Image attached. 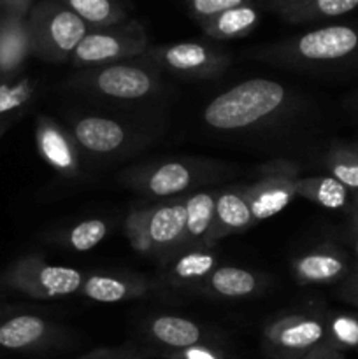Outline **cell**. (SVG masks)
Returning a JSON list of instances; mask_svg holds the SVG:
<instances>
[{
	"mask_svg": "<svg viewBox=\"0 0 358 359\" xmlns=\"http://www.w3.org/2000/svg\"><path fill=\"white\" fill-rule=\"evenodd\" d=\"M340 297H343L344 300L351 302V304L358 305V272H354L353 276L347 277L344 286L340 287Z\"/></svg>",
	"mask_w": 358,
	"mask_h": 359,
	"instance_id": "36",
	"label": "cell"
},
{
	"mask_svg": "<svg viewBox=\"0 0 358 359\" xmlns=\"http://www.w3.org/2000/svg\"><path fill=\"white\" fill-rule=\"evenodd\" d=\"M32 55L30 32L20 21H7L0 27V79L16 77Z\"/></svg>",
	"mask_w": 358,
	"mask_h": 359,
	"instance_id": "22",
	"label": "cell"
},
{
	"mask_svg": "<svg viewBox=\"0 0 358 359\" xmlns=\"http://www.w3.org/2000/svg\"><path fill=\"white\" fill-rule=\"evenodd\" d=\"M144 333L151 342L168 349V353L211 342L209 335L199 323L172 314H160L147 319Z\"/></svg>",
	"mask_w": 358,
	"mask_h": 359,
	"instance_id": "16",
	"label": "cell"
},
{
	"mask_svg": "<svg viewBox=\"0 0 358 359\" xmlns=\"http://www.w3.org/2000/svg\"><path fill=\"white\" fill-rule=\"evenodd\" d=\"M357 195H358V193H357ZM357 200H358V196H357Z\"/></svg>",
	"mask_w": 358,
	"mask_h": 359,
	"instance_id": "38",
	"label": "cell"
},
{
	"mask_svg": "<svg viewBox=\"0 0 358 359\" xmlns=\"http://www.w3.org/2000/svg\"><path fill=\"white\" fill-rule=\"evenodd\" d=\"M358 6V0H314V9L323 16H340Z\"/></svg>",
	"mask_w": 358,
	"mask_h": 359,
	"instance_id": "34",
	"label": "cell"
},
{
	"mask_svg": "<svg viewBox=\"0 0 358 359\" xmlns=\"http://www.w3.org/2000/svg\"><path fill=\"white\" fill-rule=\"evenodd\" d=\"M293 100V95L283 83L256 77L214 97L204 109V123L216 132H249L286 114Z\"/></svg>",
	"mask_w": 358,
	"mask_h": 359,
	"instance_id": "1",
	"label": "cell"
},
{
	"mask_svg": "<svg viewBox=\"0 0 358 359\" xmlns=\"http://www.w3.org/2000/svg\"><path fill=\"white\" fill-rule=\"evenodd\" d=\"M330 177L337 179L350 191L358 193V153L350 147H336L325 158Z\"/></svg>",
	"mask_w": 358,
	"mask_h": 359,
	"instance_id": "26",
	"label": "cell"
},
{
	"mask_svg": "<svg viewBox=\"0 0 358 359\" xmlns=\"http://www.w3.org/2000/svg\"><path fill=\"white\" fill-rule=\"evenodd\" d=\"M347 273V259L337 249H316L295 259L293 276L302 286L330 284Z\"/></svg>",
	"mask_w": 358,
	"mask_h": 359,
	"instance_id": "20",
	"label": "cell"
},
{
	"mask_svg": "<svg viewBox=\"0 0 358 359\" xmlns=\"http://www.w3.org/2000/svg\"><path fill=\"white\" fill-rule=\"evenodd\" d=\"M200 170L190 161L165 160L150 167L132 170L126 184L144 196L154 198H179L199 182Z\"/></svg>",
	"mask_w": 358,
	"mask_h": 359,
	"instance_id": "10",
	"label": "cell"
},
{
	"mask_svg": "<svg viewBox=\"0 0 358 359\" xmlns=\"http://www.w3.org/2000/svg\"><path fill=\"white\" fill-rule=\"evenodd\" d=\"M216 193L197 191L186 196V226L183 237V249L207 248V237L213 228ZM181 249V251H183Z\"/></svg>",
	"mask_w": 358,
	"mask_h": 359,
	"instance_id": "21",
	"label": "cell"
},
{
	"mask_svg": "<svg viewBox=\"0 0 358 359\" xmlns=\"http://www.w3.org/2000/svg\"><path fill=\"white\" fill-rule=\"evenodd\" d=\"M298 179V165L293 161L274 160L260 168L258 179L244 186L255 223L276 216L297 198L295 186Z\"/></svg>",
	"mask_w": 358,
	"mask_h": 359,
	"instance_id": "5",
	"label": "cell"
},
{
	"mask_svg": "<svg viewBox=\"0 0 358 359\" xmlns=\"http://www.w3.org/2000/svg\"><path fill=\"white\" fill-rule=\"evenodd\" d=\"M239 6H244V0H192L193 13L207 20Z\"/></svg>",
	"mask_w": 358,
	"mask_h": 359,
	"instance_id": "33",
	"label": "cell"
},
{
	"mask_svg": "<svg viewBox=\"0 0 358 359\" xmlns=\"http://www.w3.org/2000/svg\"><path fill=\"white\" fill-rule=\"evenodd\" d=\"M258 21V14L253 7L239 6L211 18L206 25L207 34L216 39H235L248 34Z\"/></svg>",
	"mask_w": 358,
	"mask_h": 359,
	"instance_id": "25",
	"label": "cell"
},
{
	"mask_svg": "<svg viewBox=\"0 0 358 359\" xmlns=\"http://www.w3.org/2000/svg\"><path fill=\"white\" fill-rule=\"evenodd\" d=\"M151 290V284L144 277L114 276V273H91L86 276L79 294L100 304L142 298Z\"/></svg>",
	"mask_w": 358,
	"mask_h": 359,
	"instance_id": "18",
	"label": "cell"
},
{
	"mask_svg": "<svg viewBox=\"0 0 358 359\" xmlns=\"http://www.w3.org/2000/svg\"><path fill=\"white\" fill-rule=\"evenodd\" d=\"M125 231L133 251L140 252V255H151V244L146 226H144L142 209H135L128 214L125 221Z\"/></svg>",
	"mask_w": 358,
	"mask_h": 359,
	"instance_id": "30",
	"label": "cell"
},
{
	"mask_svg": "<svg viewBox=\"0 0 358 359\" xmlns=\"http://www.w3.org/2000/svg\"><path fill=\"white\" fill-rule=\"evenodd\" d=\"M7 312H9V309H6V305H0V319L6 318Z\"/></svg>",
	"mask_w": 358,
	"mask_h": 359,
	"instance_id": "37",
	"label": "cell"
},
{
	"mask_svg": "<svg viewBox=\"0 0 358 359\" xmlns=\"http://www.w3.org/2000/svg\"><path fill=\"white\" fill-rule=\"evenodd\" d=\"M165 359H227V353L214 342H207L165 353Z\"/></svg>",
	"mask_w": 358,
	"mask_h": 359,
	"instance_id": "31",
	"label": "cell"
},
{
	"mask_svg": "<svg viewBox=\"0 0 358 359\" xmlns=\"http://www.w3.org/2000/svg\"><path fill=\"white\" fill-rule=\"evenodd\" d=\"M144 226L151 244V256L158 259H171L183 249L186 226V196L142 209Z\"/></svg>",
	"mask_w": 358,
	"mask_h": 359,
	"instance_id": "11",
	"label": "cell"
},
{
	"mask_svg": "<svg viewBox=\"0 0 358 359\" xmlns=\"http://www.w3.org/2000/svg\"><path fill=\"white\" fill-rule=\"evenodd\" d=\"M267 279L253 270L239 269V266L221 265L211 272L202 283L200 290L218 298L227 300H241V298L256 297L265 290Z\"/></svg>",
	"mask_w": 358,
	"mask_h": 359,
	"instance_id": "19",
	"label": "cell"
},
{
	"mask_svg": "<svg viewBox=\"0 0 358 359\" xmlns=\"http://www.w3.org/2000/svg\"><path fill=\"white\" fill-rule=\"evenodd\" d=\"M84 273L48 263L41 255H25L0 273V286L34 300H53L79 293Z\"/></svg>",
	"mask_w": 358,
	"mask_h": 359,
	"instance_id": "2",
	"label": "cell"
},
{
	"mask_svg": "<svg viewBox=\"0 0 358 359\" xmlns=\"http://www.w3.org/2000/svg\"><path fill=\"white\" fill-rule=\"evenodd\" d=\"M70 11L76 13L84 23L105 27L119 20L118 11L111 0H67Z\"/></svg>",
	"mask_w": 358,
	"mask_h": 359,
	"instance_id": "29",
	"label": "cell"
},
{
	"mask_svg": "<svg viewBox=\"0 0 358 359\" xmlns=\"http://www.w3.org/2000/svg\"><path fill=\"white\" fill-rule=\"evenodd\" d=\"M30 32L32 55L48 62H65L88 34V27L70 9L48 11L35 18Z\"/></svg>",
	"mask_w": 358,
	"mask_h": 359,
	"instance_id": "6",
	"label": "cell"
},
{
	"mask_svg": "<svg viewBox=\"0 0 358 359\" xmlns=\"http://www.w3.org/2000/svg\"><path fill=\"white\" fill-rule=\"evenodd\" d=\"M158 67L172 74L197 79H211L227 69L228 58L213 51L199 42H179V44L158 48L151 53Z\"/></svg>",
	"mask_w": 358,
	"mask_h": 359,
	"instance_id": "12",
	"label": "cell"
},
{
	"mask_svg": "<svg viewBox=\"0 0 358 359\" xmlns=\"http://www.w3.org/2000/svg\"><path fill=\"white\" fill-rule=\"evenodd\" d=\"M107 235V224L102 219H84L65 235V244L76 252H86L100 244Z\"/></svg>",
	"mask_w": 358,
	"mask_h": 359,
	"instance_id": "28",
	"label": "cell"
},
{
	"mask_svg": "<svg viewBox=\"0 0 358 359\" xmlns=\"http://www.w3.org/2000/svg\"><path fill=\"white\" fill-rule=\"evenodd\" d=\"M297 196L305 200H311L316 205L323 209L339 210L344 209L350 202V196L353 193L340 184L337 179L330 175H321V177H300L295 186Z\"/></svg>",
	"mask_w": 358,
	"mask_h": 359,
	"instance_id": "24",
	"label": "cell"
},
{
	"mask_svg": "<svg viewBox=\"0 0 358 359\" xmlns=\"http://www.w3.org/2000/svg\"><path fill=\"white\" fill-rule=\"evenodd\" d=\"M144 49L146 39L139 30L88 32L72 53V63L77 69L90 70L132 58Z\"/></svg>",
	"mask_w": 358,
	"mask_h": 359,
	"instance_id": "9",
	"label": "cell"
},
{
	"mask_svg": "<svg viewBox=\"0 0 358 359\" xmlns=\"http://www.w3.org/2000/svg\"><path fill=\"white\" fill-rule=\"evenodd\" d=\"M34 95L35 83L30 77L0 79V139L25 114Z\"/></svg>",
	"mask_w": 358,
	"mask_h": 359,
	"instance_id": "23",
	"label": "cell"
},
{
	"mask_svg": "<svg viewBox=\"0 0 358 359\" xmlns=\"http://www.w3.org/2000/svg\"><path fill=\"white\" fill-rule=\"evenodd\" d=\"M326 342V319L312 314H288L265 325L262 351L269 359H302Z\"/></svg>",
	"mask_w": 358,
	"mask_h": 359,
	"instance_id": "4",
	"label": "cell"
},
{
	"mask_svg": "<svg viewBox=\"0 0 358 359\" xmlns=\"http://www.w3.org/2000/svg\"><path fill=\"white\" fill-rule=\"evenodd\" d=\"M35 146L42 160L65 177L79 172L77 144L69 132L49 116H39L35 125Z\"/></svg>",
	"mask_w": 358,
	"mask_h": 359,
	"instance_id": "13",
	"label": "cell"
},
{
	"mask_svg": "<svg viewBox=\"0 0 358 359\" xmlns=\"http://www.w3.org/2000/svg\"><path fill=\"white\" fill-rule=\"evenodd\" d=\"M255 224L251 207L244 195V186H234L216 193V209H214L213 228L207 237V248L228 235L241 233Z\"/></svg>",
	"mask_w": 358,
	"mask_h": 359,
	"instance_id": "15",
	"label": "cell"
},
{
	"mask_svg": "<svg viewBox=\"0 0 358 359\" xmlns=\"http://www.w3.org/2000/svg\"><path fill=\"white\" fill-rule=\"evenodd\" d=\"M216 266L218 256L213 248H192L167 259L161 280L172 287H200Z\"/></svg>",
	"mask_w": 358,
	"mask_h": 359,
	"instance_id": "17",
	"label": "cell"
},
{
	"mask_svg": "<svg viewBox=\"0 0 358 359\" xmlns=\"http://www.w3.org/2000/svg\"><path fill=\"white\" fill-rule=\"evenodd\" d=\"M358 49V32L350 27L318 28L307 32L276 53V58L293 65H323L347 58Z\"/></svg>",
	"mask_w": 358,
	"mask_h": 359,
	"instance_id": "7",
	"label": "cell"
},
{
	"mask_svg": "<svg viewBox=\"0 0 358 359\" xmlns=\"http://www.w3.org/2000/svg\"><path fill=\"white\" fill-rule=\"evenodd\" d=\"M72 359H142V356L137 353L135 347L125 344V346L116 347H95Z\"/></svg>",
	"mask_w": 358,
	"mask_h": 359,
	"instance_id": "32",
	"label": "cell"
},
{
	"mask_svg": "<svg viewBox=\"0 0 358 359\" xmlns=\"http://www.w3.org/2000/svg\"><path fill=\"white\" fill-rule=\"evenodd\" d=\"M302 359H346L343 356V353L337 349H333L332 346H329V344H321V346H318L316 349H312L311 353L305 354Z\"/></svg>",
	"mask_w": 358,
	"mask_h": 359,
	"instance_id": "35",
	"label": "cell"
},
{
	"mask_svg": "<svg viewBox=\"0 0 358 359\" xmlns=\"http://www.w3.org/2000/svg\"><path fill=\"white\" fill-rule=\"evenodd\" d=\"M65 342L58 325L37 314H7L0 319V349L18 354H44Z\"/></svg>",
	"mask_w": 358,
	"mask_h": 359,
	"instance_id": "8",
	"label": "cell"
},
{
	"mask_svg": "<svg viewBox=\"0 0 358 359\" xmlns=\"http://www.w3.org/2000/svg\"><path fill=\"white\" fill-rule=\"evenodd\" d=\"M70 135L77 146L93 154H112L130 140L126 126L104 116H81L74 121Z\"/></svg>",
	"mask_w": 358,
	"mask_h": 359,
	"instance_id": "14",
	"label": "cell"
},
{
	"mask_svg": "<svg viewBox=\"0 0 358 359\" xmlns=\"http://www.w3.org/2000/svg\"><path fill=\"white\" fill-rule=\"evenodd\" d=\"M326 344L337 351L358 349V318L337 314L326 319Z\"/></svg>",
	"mask_w": 358,
	"mask_h": 359,
	"instance_id": "27",
	"label": "cell"
},
{
	"mask_svg": "<svg viewBox=\"0 0 358 359\" xmlns=\"http://www.w3.org/2000/svg\"><path fill=\"white\" fill-rule=\"evenodd\" d=\"M77 84L95 95L119 102H135L153 95L160 86L157 70L140 63H111L84 70L76 77Z\"/></svg>",
	"mask_w": 358,
	"mask_h": 359,
	"instance_id": "3",
	"label": "cell"
}]
</instances>
